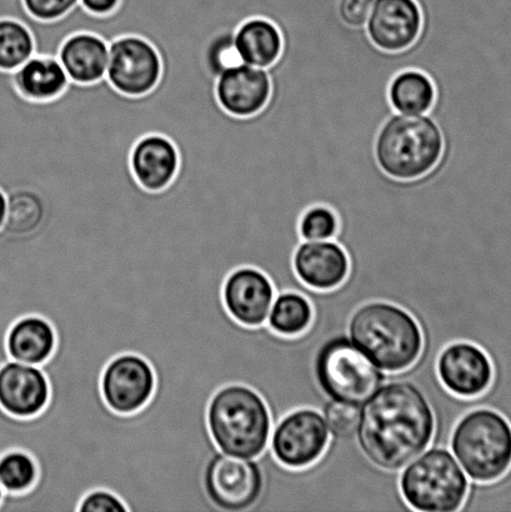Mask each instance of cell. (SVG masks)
<instances>
[{
    "mask_svg": "<svg viewBox=\"0 0 511 512\" xmlns=\"http://www.w3.org/2000/svg\"><path fill=\"white\" fill-rule=\"evenodd\" d=\"M435 431L434 409L422 388L390 376L360 408L355 440L375 468L398 473L429 448Z\"/></svg>",
    "mask_w": 511,
    "mask_h": 512,
    "instance_id": "6da1fadb",
    "label": "cell"
},
{
    "mask_svg": "<svg viewBox=\"0 0 511 512\" xmlns=\"http://www.w3.org/2000/svg\"><path fill=\"white\" fill-rule=\"evenodd\" d=\"M348 336L384 373L399 375L418 363L423 330L408 310L390 301H367L350 315Z\"/></svg>",
    "mask_w": 511,
    "mask_h": 512,
    "instance_id": "7a4b0ae2",
    "label": "cell"
},
{
    "mask_svg": "<svg viewBox=\"0 0 511 512\" xmlns=\"http://www.w3.org/2000/svg\"><path fill=\"white\" fill-rule=\"evenodd\" d=\"M208 429L222 453L258 459L269 448L273 420L262 395L244 384H229L210 399Z\"/></svg>",
    "mask_w": 511,
    "mask_h": 512,
    "instance_id": "3957f363",
    "label": "cell"
},
{
    "mask_svg": "<svg viewBox=\"0 0 511 512\" xmlns=\"http://www.w3.org/2000/svg\"><path fill=\"white\" fill-rule=\"evenodd\" d=\"M442 130L429 114L393 113L380 127L375 158L389 177L413 180L428 174L442 158Z\"/></svg>",
    "mask_w": 511,
    "mask_h": 512,
    "instance_id": "277c9868",
    "label": "cell"
},
{
    "mask_svg": "<svg viewBox=\"0 0 511 512\" xmlns=\"http://www.w3.org/2000/svg\"><path fill=\"white\" fill-rule=\"evenodd\" d=\"M449 446L473 483H494L511 466V425L497 410H469L455 424Z\"/></svg>",
    "mask_w": 511,
    "mask_h": 512,
    "instance_id": "5b68a950",
    "label": "cell"
},
{
    "mask_svg": "<svg viewBox=\"0 0 511 512\" xmlns=\"http://www.w3.org/2000/svg\"><path fill=\"white\" fill-rule=\"evenodd\" d=\"M399 490L410 510L455 512L467 501L470 483L453 453L435 445L405 466Z\"/></svg>",
    "mask_w": 511,
    "mask_h": 512,
    "instance_id": "8992f818",
    "label": "cell"
},
{
    "mask_svg": "<svg viewBox=\"0 0 511 512\" xmlns=\"http://www.w3.org/2000/svg\"><path fill=\"white\" fill-rule=\"evenodd\" d=\"M313 369L319 389L329 400L359 408L388 379L347 334L323 341L315 353Z\"/></svg>",
    "mask_w": 511,
    "mask_h": 512,
    "instance_id": "52a82bcc",
    "label": "cell"
},
{
    "mask_svg": "<svg viewBox=\"0 0 511 512\" xmlns=\"http://www.w3.org/2000/svg\"><path fill=\"white\" fill-rule=\"evenodd\" d=\"M203 486L215 510L253 511L264 493L265 475L258 459L235 458L218 450L205 465Z\"/></svg>",
    "mask_w": 511,
    "mask_h": 512,
    "instance_id": "ba28073f",
    "label": "cell"
},
{
    "mask_svg": "<svg viewBox=\"0 0 511 512\" xmlns=\"http://www.w3.org/2000/svg\"><path fill=\"white\" fill-rule=\"evenodd\" d=\"M273 429L269 453L285 469H308L317 464L329 448V428L319 410L290 411Z\"/></svg>",
    "mask_w": 511,
    "mask_h": 512,
    "instance_id": "9c48e42d",
    "label": "cell"
},
{
    "mask_svg": "<svg viewBox=\"0 0 511 512\" xmlns=\"http://www.w3.org/2000/svg\"><path fill=\"white\" fill-rule=\"evenodd\" d=\"M162 74L157 49L138 35H125L109 44L107 79L120 93L143 95L155 88Z\"/></svg>",
    "mask_w": 511,
    "mask_h": 512,
    "instance_id": "30bf717a",
    "label": "cell"
},
{
    "mask_svg": "<svg viewBox=\"0 0 511 512\" xmlns=\"http://www.w3.org/2000/svg\"><path fill=\"white\" fill-rule=\"evenodd\" d=\"M155 375L152 365L137 354H123L105 366L100 390L114 413H137L152 399Z\"/></svg>",
    "mask_w": 511,
    "mask_h": 512,
    "instance_id": "8fae6325",
    "label": "cell"
},
{
    "mask_svg": "<svg viewBox=\"0 0 511 512\" xmlns=\"http://www.w3.org/2000/svg\"><path fill=\"white\" fill-rule=\"evenodd\" d=\"M440 384L460 399H474L492 385V360L477 344L454 341L445 346L437 360Z\"/></svg>",
    "mask_w": 511,
    "mask_h": 512,
    "instance_id": "7c38bea8",
    "label": "cell"
},
{
    "mask_svg": "<svg viewBox=\"0 0 511 512\" xmlns=\"http://www.w3.org/2000/svg\"><path fill=\"white\" fill-rule=\"evenodd\" d=\"M275 296L272 280L252 266L234 270L223 286L225 308L235 321L248 328L267 324Z\"/></svg>",
    "mask_w": 511,
    "mask_h": 512,
    "instance_id": "4fadbf2b",
    "label": "cell"
},
{
    "mask_svg": "<svg viewBox=\"0 0 511 512\" xmlns=\"http://www.w3.org/2000/svg\"><path fill=\"white\" fill-rule=\"evenodd\" d=\"M422 24V9L417 0H374L365 29L379 49L402 52L418 39Z\"/></svg>",
    "mask_w": 511,
    "mask_h": 512,
    "instance_id": "5bb4252c",
    "label": "cell"
},
{
    "mask_svg": "<svg viewBox=\"0 0 511 512\" xmlns=\"http://www.w3.org/2000/svg\"><path fill=\"white\" fill-rule=\"evenodd\" d=\"M50 398L47 376L40 366L9 360L0 366V406L15 418H34Z\"/></svg>",
    "mask_w": 511,
    "mask_h": 512,
    "instance_id": "9a60e30c",
    "label": "cell"
},
{
    "mask_svg": "<svg viewBox=\"0 0 511 512\" xmlns=\"http://www.w3.org/2000/svg\"><path fill=\"white\" fill-rule=\"evenodd\" d=\"M293 268L298 279L308 288L332 291L347 280L350 260L342 245L335 240L302 242L295 250Z\"/></svg>",
    "mask_w": 511,
    "mask_h": 512,
    "instance_id": "2e32d148",
    "label": "cell"
},
{
    "mask_svg": "<svg viewBox=\"0 0 511 512\" xmlns=\"http://www.w3.org/2000/svg\"><path fill=\"white\" fill-rule=\"evenodd\" d=\"M272 82L267 69L249 64L235 65L217 78V98L225 112L250 117L267 105Z\"/></svg>",
    "mask_w": 511,
    "mask_h": 512,
    "instance_id": "e0dca14e",
    "label": "cell"
},
{
    "mask_svg": "<svg viewBox=\"0 0 511 512\" xmlns=\"http://www.w3.org/2000/svg\"><path fill=\"white\" fill-rule=\"evenodd\" d=\"M130 167L143 188L159 192L167 188L177 174L178 150L172 140L159 134L140 139L130 154Z\"/></svg>",
    "mask_w": 511,
    "mask_h": 512,
    "instance_id": "ac0fdd59",
    "label": "cell"
},
{
    "mask_svg": "<svg viewBox=\"0 0 511 512\" xmlns=\"http://www.w3.org/2000/svg\"><path fill=\"white\" fill-rule=\"evenodd\" d=\"M58 59L72 82H99L107 77L109 44L92 33L73 34L60 48Z\"/></svg>",
    "mask_w": 511,
    "mask_h": 512,
    "instance_id": "d6986e66",
    "label": "cell"
},
{
    "mask_svg": "<svg viewBox=\"0 0 511 512\" xmlns=\"http://www.w3.org/2000/svg\"><path fill=\"white\" fill-rule=\"evenodd\" d=\"M57 336L52 324L37 315L15 321L7 336L10 359L40 366L54 353Z\"/></svg>",
    "mask_w": 511,
    "mask_h": 512,
    "instance_id": "ffe728a7",
    "label": "cell"
},
{
    "mask_svg": "<svg viewBox=\"0 0 511 512\" xmlns=\"http://www.w3.org/2000/svg\"><path fill=\"white\" fill-rule=\"evenodd\" d=\"M14 82L23 97L48 102L64 92L70 79L58 58L33 55L15 70Z\"/></svg>",
    "mask_w": 511,
    "mask_h": 512,
    "instance_id": "44dd1931",
    "label": "cell"
},
{
    "mask_svg": "<svg viewBox=\"0 0 511 512\" xmlns=\"http://www.w3.org/2000/svg\"><path fill=\"white\" fill-rule=\"evenodd\" d=\"M235 47L243 63L268 69L282 53V33L268 19H248L235 30Z\"/></svg>",
    "mask_w": 511,
    "mask_h": 512,
    "instance_id": "7402d4cb",
    "label": "cell"
},
{
    "mask_svg": "<svg viewBox=\"0 0 511 512\" xmlns=\"http://www.w3.org/2000/svg\"><path fill=\"white\" fill-rule=\"evenodd\" d=\"M388 94L395 113L422 115L432 109L437 92L428 74L408 69L395 75Z\"/></svg>",
    "mask_w": 511,
    "mask_h": 512,
    "instance_id": "603a6c76",
    "label": "cell"
},
{
    "mask_svg": "<svg viewBox=\"0 0 511 512\" xmlns=\"http://www.w3.org/2000/svg\"><path fill=\"white\" fill-rule=\"evenodd\" d=\"M314 320V309L307 296L298 291H284L275 296L268 323L273 333L294 338L304 334Z\"/></svg>",
    "mask_w": 511,
    "mask_h": 512,
    "instance_id": "cb8c5ba5",
    "label": "cell"
},
{
    "mask_svg": "<svg viewBox=\"0 0 511 512\" xmlns=\"http://www.w3.org/2000/svg\"><path fill=\"white\" fill-rule=\"evenodd\" d=\"M45 207L42 197L32 189H17L7 194V215L3 232L28 235L43 223Z\"/></svg>",
    "mask_w": 511,
    "mask_h": 512,
    "instance_id": "d4e9b609",
    "label": "cell"
},
{
    "mask_svg": "<svg viewBox=\"0 0 511 512\" xmlns=\"http://www.w3.org/2000/svg\"><path fill=\"white\" fill-rule=\"evenodd\" d=\"M34 38L27 25L0 19V69L15 72L34 55Z\"/></svg>",
    "mask_w": 511,
    "mask_h": 512,
    "instance_id": "484cf974",
    "label": "cell"
},
{
    "mask_svg": "<svg viewBox=\"0 0 511 512\" xmlns=\"http://www.w3.org/2000/svg\"><path fill=\"white\" fill-rule=\"evenodd\" d=\"M37 479L38 466L32 455L23 450H10L0 456V485L7 493H25Z\"/></svg>",
    "mask_w": 511,
    "mask_h": 512,
    "instance_id": "4316f807",
    "label": "cell"
},
{
    "mask_svg": "<svg viewBox=\"0 0 511 512\" xmlns=\"http://www.w3.org/2000/svg\"><path fill=\"white\" fill-rule=\"evenodd\" d=\"M339 230L337 213L327 205H313L299 220V234L303 242L334 240Z\"/></svg>",
    "mask_w": 511,
    "mask_h": 512,
    "instance_id": "83f0119b",
    "label": "cell"
},
{
    "mask_svg": "<svg viewBox=\"0 0 511 512\" xmlns=\"http://www.w3.org/2000/svg\"><path fill=\"white\" fill-rule=\"evenodd\" d=\"M235 30L237 29L220 30L209 39L205 58L210 72L217 78L224 70L243 63L235 47Z\"/></svg>",
    "mask_w": 511,
    "mask_h": 512,
    "instance_id": "f1b7e54d",
    "label": "cell"
},
{
    "mask_svg": "<svg viewBox=\"0 0 511 512\" xmlns=\"http://www.w3.org/2000/svg\"><path fill=\"white\" fill-rule=\"evenodd\" d=\"M23 3L35 19L52 22L68 14L80 0H23Z\"/></svg>",
    "mask_w": 511,
    "mask_h": 512,
    "instance_id": "f546056e",
    "label": "cell"
},
{
    "mask_svg": "<svg viewBox=\"0 0 511 512\" xmlns=\"http://www.w3.org/2000/svg\"><path fill=\"white\" fill-rule=\"evenodd\" d=\"M78 512H128V509L112 491L97 489L84 496Z\"/></svg>",
    "mask_w": 511,
    "mask_h": 512,
    "instance_id": "4dcf8cb0",
    "label": "cell"
},
{
    "mask_svg": "<svg viewBox=\"0 0 511 512\" xmlns=\"http://www.w3.org/2000/svg\"><path fill=\"white\" fill-rule=\"evenodd\" d=\"M374 0H338V15L348 27L365 28Z\"/></svg>",
    "mask_w": 511,
    "mask_h": 512,
    "instance_id": "1f68e13d",
    "label": "cell"
},
{
    "mask_svg": "<svg viewBox=\"0 0 511 512\" xmlns=\"http://www.w3.org/2000/svg\"><path fill=\"white\" fill-rule=\"evenodd\" d=\"M120 0H80L85 10L94 15H108L118 8Z\"/></svg>",
    "mask_w": 511,
    "mask_h": 512,
    "instance_id": "d6a6232c",
    "label": "cell"
},
{
    "mask_svg": "<svg viewBox=\"0 0 511 512\" xmlns=\"http://www.w3.org/2000/svg\"><path fill=\"white\" fill-rule=\"evenodd\" d=\"M5 215H7V195L0 190V229H2Z\"/></svg>",
    "mask_w": 511,
    "mask_h": 512,
    "instance_id": "836d02e7",
    "label": "cell"
},
{
    "mask_svg": "<svg viewBox=\"0 0 511 512\" xmlns=\"http://www.w3.org/2000/svg\"><path fill=\"white\" fill-rule=\"evenodd\" d=\"M4 495V490L2 488V485H0V501H2Z\"/></svg>",
    "mask_w": 511,
    "mask_h": 512,
    "instance_id": "e575fe53",
    "label": "cell"
}]
</instances>
